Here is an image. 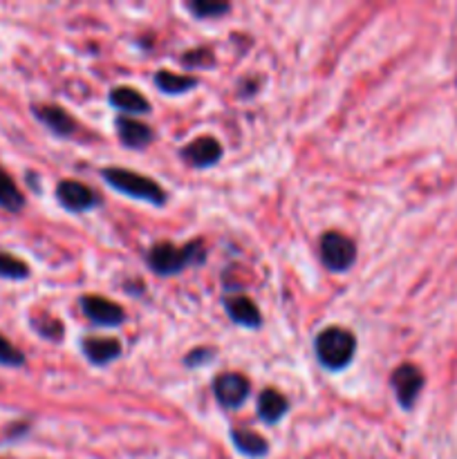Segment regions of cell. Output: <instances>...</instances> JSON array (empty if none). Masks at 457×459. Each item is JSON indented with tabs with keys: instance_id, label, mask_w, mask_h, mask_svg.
Wrapping results in <instances>:
<instances>
[{
	"instance_id": "7402d4cb",
	"label": "cell",
	"mask_w": 457,
	"mask_h": 459,
	"mask_svg": "<svg viewBox=\"0 0 457 459\" xmlns=\"http://www.w3.org/2000/svg\"><path fill=\"white\" fill-rule=\"evenodd\" d=\"M0 366H7V368L25 366V354H22L12 341L4 339L3 334H0Z\"/></svg>"
},
{
	"instance_id": "e0dca14e",
	"label": "cell",
	"mask_w": 457,
	"mask_h": 459,
	"mask_svg": "<svg viewBox=\"0 0 457 459\" xmlns=\"http://www.w3.org/2000/svg\"><path fill=\"white\" fill-rule=\"evenodd\" d=\"M155 85L164 94H186L195 88L197 79L188 74H175V72L160 70L155 74Z\"/></svg>"
},
{
	"instance_id": "8992f818",
	"label": "cell",
	"mask_w": 457,
	"mask_h": 459,
	"mask_svg": "<svg viewBox=\"0 0 457 459\" xmlns=\"http://www.w3.org/2000/svg\"><path fill=\"white\" fill-rule=\"evenodd\" d=\"M251 384L245 375L240 372H222V375L215 377L213 381V394L218 399V403L228 411H236L242 403L249 399Z\"/></svg>"
},
{
	"instance_id": "603a6c76",
	"label": "cell",
	"mask_w": 457,
	"mask_h": 459,
	"mask_svg": "<svg viewBox=\"0 0 457 459\" xmlns=\"http://www.w3.org/2000/svg\"><path fill=\"white\" fill-rule=\"evenodd\" d=\"M182 63L186 67H209L215 63V56L211 49L206 48H200V49H191V52H186L182 56Z\"/></svg>"
},
{
	"instance_id": "7c38bea8",
	"label": "cell",
	"mask_w": 457,
	"mask_h": 459,
	"mask_svg": "<svg viewBox=\"0 0 457 459\" xmlns=\"http://www.w3.org/2000/svg\"><path fill=\"white\" fill-rule=\"evenodd\" d=\"M115 128L119 142L124 143L125 148H133V151L148 148L152 139H155V133L139 119H133V117H116Z\"/></svg>"
},
{
	"instance_id": "7a4b0ae2",
	"label": "cell",
	"mask_w": 457,
	"mask_h": 459,
	"mask_svg": "<svg viewBox=\"0 0 457 459\" xmlns=\"http://www.w3.org/2000/svg\"><path fill=\"white\" fill-rule=\"evenodd\" d=\"M314 352L325 370H345L357 354V339L345 327H327L314 341Z\"/></svg>"
},
{
	"instance_id": "ba28073f",
	"label": "cell",
	"mask_w": 457,
	"mask_h": 459,
	"mask_svg": "<svg viewBox=\"0 0 457 459\" xmlns=\"http://www.w3.org/2000/svg\"><path fill=\"white\" fill-rule=\"evenodd\" d=\"M79 303L85 316H88L94 325L116 327L125 321L124 307L112 303L110 299H103V296H81Z\"/></svg>"
},
{
	"instance_id": "277c9868",
	"label": "cell",
	"mask_w": 457,
	"mask_h": 459,
	"mask_svg": "<svg viewBox=\"0 0 457 459\" xmlns=\"http://www.w3.org/2000/svg\"><path fill=\"white\" fill-rule=\"evenodd\" d=\"M321 260L330 272H348L357 260V245L339 231H327L321 238Z\"/></svg>"
},
{
	"instance_id": "44dd1931",
	"label": "cell",
	"mask_w": 457,
	"mask_h": 459,
	"mask_svg": "<svg viewBox=\"0 0 457 459\" xmlns=\"http://www.w3.org/2000/svg\"><path fill=\"white\" fill-rule=\"evenodd\" d=\"M31 327H34V330L47 341H61L63 339L61 321H56V318H52V316H31Z\"/></svg>"
},
{
	"instance_id": "4fadbf2b",
	"label": "cell",
	"mask_w": 457,
	"mask_h": 459,
	"mask_svg": "<svg viewBox=\"0 0 457 459\" xmlns=\"http://www.w3.org/2000/svg\"><path fill=\"white\" fill-rule=\"evenodd\" d=\"M224 309H227L228 318H231L236 325L249 327V330H258L263 325V316H260V309L255 307V303L246 296H231V299L224 300Z\"/></svg>"
},
{
	"instance_id": "9a60e30c",
	"label": "cell",
	"mask_w": 457,
	"mask_h": 459,
	"mask_svg": "<svg viewBox=\"0 0 457 459\" xmlns=\"http://www.w3.org/2000/svg\"><path fill=\"white\" fill-rule=\"evenodd\" d=\"M289 411V402H287L285 394H280L273 388H264L258 394V417L264 424L273 426L282 420Z\"/></svg>"
},
{
	"instance_id": "ffe728a7",
	"label": "cell",
	"mask_w": 457,
	"mask_h": 459,
	"mask_svg": "<svg viewBox=\"0 0 457 459\" xmlns=\"http://www.w3.org/2000/svg\"><path fill=\"white\" fill-rule=\"evenodd\" d=\"M188 9L197 18H218L231 12V4L218 3V0H193V3H188Z\"/></svg>"
},
{
	"instance_id": "2e32d148",
	"label": "cell",
	"mask_w": 457,
	"mask_h": 459,
	"mask_svg": "<svg viewBox=\"0 0 457 459\" xmlns=\"http://www.w3.org/2000/svg\"><path fill=\"white\" fill-rule=\"evenodd\" d=\"M231 442L233 446L237 448V453L246 457H264L269 453V442L264 437H260L258 433L254 430H245V429H233L231 430Z\"/></svg>"
},
{
	"instance_id": "9c48e42d",
	"label": "cell",
	"mask_w": 457,
	"mask_h": 459,
	"mask_svg": "<svg viewBox=\"0 0 457 459\" xmlns=\"http://www.w3.org/2000/svg\"><path fill=\"white\" fill-rule=\"evenodd\" d=\"M222 146L215 137H197L179 151V157L193 169H211L222 160Z\"/></svg>"
},
{
	"instance_id": "5b68a950",
	"label": "cell",
	"mask_w": 457,
	"mask_h": 459,
	"mask_svg": "<svg viewBox=\"0 0 457 459\" xmlns=\"http://www.w3.org/2000/svg\"><path fill=\"white\" fill-rule=\"evenodd\" d=\"M424 384V372L417 366H412V363H403V366H399L397 370L392 372V377H390V385H392L399 406H401L403 411H410V408L415 406Z\"/></svg>"
},
{
	"instance_id": "6da1fadb",
	"label": "cell",
	"mask_w": 457,
	"mask_h": 459,
	"mask_svg": "<svg viewBox=\"0 0 457 459\" xmlns=\"http://www.w3.org/2000/svg\"><path fill=\"white\" fill-rule=\"evenodd\" d=\"M206 260V249L200 240L188 242V245L177 247L173 242H157L146 254L148 269L157 276H175L182 273L191 264H202Z\"/></svg>"
},
{
	"instance_id": "30bf717a",
	"label": "cell",
	"mask_w": 457,
	"mask_h": 459,
	"mask_svg": "<svg viewBox=\"0 0 457 459\" xmlns=\"http://www.w3.org/2000/svg\"><path fill=\"white\" fill-rule=\"evenodd\" d=\"M31 112L56 137H72L79 128L74 117L63 110L61 106H54V103H36V106H31Z\"/></svg>"
},
{
	"instance_id": "8fae6325",
	"label": "cell",
	"mask_w": 457,
	"mask_h": 459,
	"mask_svg": "<svg viewBox=\"0 0 457 459\" xmlns=\"http://www.w3.org/2000/svg\"><path fill=\"white\" fill-rule=\"evenodd\" d=\"M81 350L92 366H110L121 357L119 341L106 339V336H85L81 341Z\"/></svg>"
},
{
	"instance_id": "d6986e66",
	"label": "cell",
	"mask_w": 457,
	"mask_h": 459,
	"mask_svg": "<svg viewBox=\"0 0 457 459\" xmlns=\"http://www.w3.org/2000/svg\"><path fill=\"white\" fill-rule=\"evenodd\" d=\"M0 278H4V281H25V278H30V267H27L25 260L7 254V251H0Z\"/></svg>"
},
{
	"instance_id": "cb8c5ba5",
	"label": "cell",
	"mask_w": 457,
	"mask_h": 459,
	"mask_svg": "<svg viewBox=\"0 0 457 459\" xmlns=\"http://www.w3.org/2000/svg\"><path fill=\"white\" fill-rule=\"evenodd\" d=\"M213 350L209 348H197L193 350V352L186 354V359H184V366L186 368H197V366H204V363L213 361Z\"/></svg>"
},
{
	"instance_id": "3957f363",
	"label": "cell",
	"mask_w": 457,
	"mask_h": 459,
	"mask_svg": "<svg viewBox=\"0 0 457 459\" xmlns=\"http://www.w3.org/2000/svg\"><path fill=\"white\" fill-rule=\"evenodd\" d=\"M101 178L106 179L108 186H112L115 191L124 193V195L133 197V200L148 202V204L164 206L168 202V193L155 182V179L146 178V175H139L134 170L128 169H103Z\"/></svg>"
},
{
	"instance_id": "52a82bcc",
	"label": "cell",
	"mask_w": 457,
	"mask_h": 459,
	"mask_svg": "<svg viewBox=\"0 0 457 459\" xmlns=\"http://www.w3.org/2000/svg\"><path fill=\"white\" fill-rule=\"evenodd\" d=\"M56 200L70 213H85V211H92L101 204V200H99V195L92 188L81 182H74V179H63V182H58Z\"/></svg>"
},
{
	"instance_id": "5bb4252c",
	"label": "cell",
	"mask_w": 457,
	"mask_h": 459,
	"mask_svg": "<svg viewBox=\"0 0 457 459\" xmlns=\"http://www.w3.org/2000/svg\"><path fill=\"white\" fill-rule=\"evenodd\" d=\"M108 101H110L112 108H116L121 112H128V115H148L151 112V101L139 90L130 88V85H116V88H112Z\"/></svg>"
},
{
	"instance_id": "ac0fdd59",
	"label": "cell",
	"mask_w": 457,
	"mask_h": 459,
	"mask_svg": "<svg viewBox=\"0 0 457 459\" xmlns=\"http://www.w3.org/2000/svg\"><path fill=\"white\" fill-rule=\"evenodd\" d=\"M25 206V197H22L21 188L12 179V175L0 166V209L9 211V213H18Z\"/></svg>"
}]
</instances>
